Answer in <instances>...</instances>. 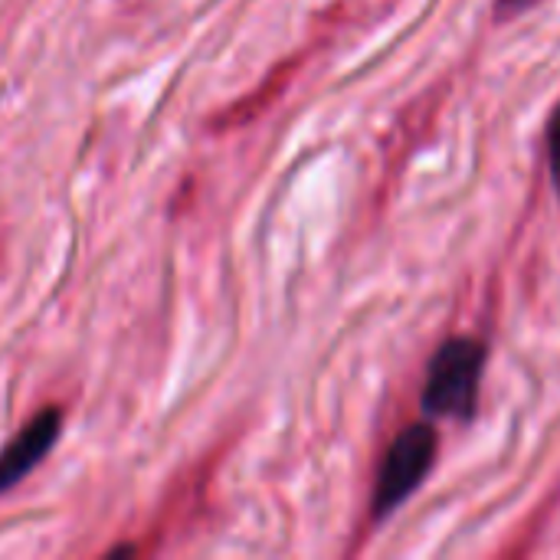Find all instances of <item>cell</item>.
<instances>
[{
	"mask_svg": "<svg viewBox=\"0 0 560 560\" xmlns=\"http://www.w3.org/2000/svg\"><path fill=\"white\" fill-rule=\"evenodd\" d=\"M59 430H62V410L46 407L7 443V450L0 453V492L13 489L26 472H33L46 459V453L59 440Z\"/></svg>",
	"mask_w": 560,
	"mask_h": 560,
	"instance_id": "cell-3",
	"label": "cell"
},
{
	"mask_svg": "<svg viewBox=\"0 0 560 560\" xmlns=\"http://www.w3.org/2000/svg\"><path fill=\"white\" fill-rule=\"evenodd\" d=\"M433 456H436V433L427 423L407 427L390 443L384 466L377 472V489H374V515L377 518L390 515L404 499H410L417 492V486L433 469Z\"/></svg>",
	"mask_w": 560,
	"mask_h": 560,
	"instance_id": "cell-2",
	"label": "cell"
},
{
	"mask_svg": "<svg viewBox=\"0 0 560 560\" xmlns=\"http://www.w3.org/2000/svg\"><path fill=\"white\" fill-rule=\"evenodd\" d=\"M486 364V348L476 338H450L430 361L423 407L433 417H469L479 377Z\"/></svg>",
	"mask_w": 560,
	"mask_h": 560,
	"instance_id": "cell-1",
	"label": "cell"
},
{
	"mask_svg": "<svg viewBox=\"0 0 560 560\" xmlns=\"http://www.w3.org/2000/svg\"><path fill=\"white\" fill-rule=\"evenodd\" d=\"M548 148H551V164H555V174L560 180V108L555 112L551 125H548Z\"/></svg>",
	"mask_w": 560,
	"mask_h": 560,
	"instance_id": "cell-4",
	"label": "cell"
}]
</instances>
